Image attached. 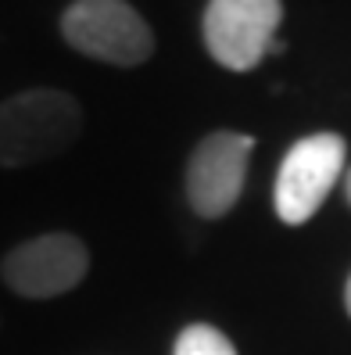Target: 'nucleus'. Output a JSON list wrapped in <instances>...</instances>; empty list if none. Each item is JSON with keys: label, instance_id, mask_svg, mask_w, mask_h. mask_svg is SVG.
<instances>
[{"label": "nucleus", "instance_id": "obj_1", "mask_svg": "<svg viewBox=\"0 0 351 355\" xmlns=\"http://www.w3.org/2000/svg\"><path fill=\"white\" fill-rule=\"evenodd\" d=\"M82 130V108L65 90L36 87L0 101V169L47 162L72 148Z\"/></svg>", "mask_w": 351, "mask_h": 355}, {"label": "nucleus", "instance_id": "obj_2", "mask_svg": "<svg viewBox=\"0 0 351 355\" xmlns=\"http://www.w3.org/2000/svg\"><path fill=\"white\" fill-rule=\"evenodd\" d=\"M61 36L79 54L133 69L154 54V33L126 0H75L61 15Z\"/></svg>", "mask_w": 351, "mask_h": 355}, {"label": "nucleus", "instance_id": "obj_3", "mask_svg": "<svg viewBox=\"0 0 351 355\" xmlns=\"http://www.w3.org/2000/svg\"><path fill=\"white\" fill-rule=\"evenodd\" d=\"M341 173H344V137L316 133L298 140L283 155L276 173V187H273L276 216L287 226L308 223L319 212V205L330 198Z\"/></svg>", "mask_w": 351, "mask_h": 355}, {"label": "nucleus", "instance_id": "obj_4", "mask_svg": "<svg viewBox=\"0 0 351 355\" xmlns=\"http://www.w3.org/2000/svg\"><path fill=\"white\" fill-rule=\"evenodd\" d=\"M283 18L280 0H208L204 47L230 72H251L273 51Z\"/></svg>", "mask_w": 351, "mask_h": 355}, {"label": "nucleus", "instance_id": "obj_5", "mask_svg": "<svg viewBox=\"0 0 351 355\" xmlns=\"http://www.w3.org/2000/svg\"><path fill=\"white\" fill-rule=\"evenodd\" d=\"M90 269V252L75 234H39L26 244L11 248L0 262L4 284L22 298H57L82 284Z\"/></svg>", "mask_w": 351, "mask_h": 355}, {"label": "nucleus", "instance_id": "obj_6", "mask_svg": "<svg viewBox=\"0 0 351 355\" xmlns=\"http://www.w3.org/2000/svg\"><path fill=\"white\" fill-rule=\"evenodd\" d=\"M255 137L244 133H212L204 137L187 162V198L201 219H222L244 194L247 158Z\"/></svg>", "mask_w": 351, "mask_h": 355}, {"label": "nucleus", "instance_id": "obj_7", "mask_svg": "<svg viewBox=\"0 0 351 355\" xmlns=\"http://www.w3.org/2000/svg\"><path fill=\"white\" fill-rule=\"evenodd\" d=\"M172 355H237L233 341L212 323H190L187 330L176 338Z\"/></svg>", "mask_w": 351, "mask_h": 355}, {"label": "nucleus", "instance_id": "obj_8", "mask_svg": "<svg viewBox=\"0 0 351 355\" xmlns=\"http://www.w3.org/2000/svg\"><path fill=\"white\" fill-rule=\"evenodd\" d=\"M344 305H348V316H351V277H348V287H344Z\"/></svg>", "mask_w": 351, "mask_h": 355}, {"label": "nucleus", "instance_id": "obj_9", "mask_svg": "<svg viewBox=\"0 0 351 355\" xmlns=\"http://www.w3.org/2000/svg\"><path fill=\"white\" fill-rule=\"evenodd\" d=\"M344 194H348V201H351V173L344 176Z\"/></svg>", "mask_w": 351, "mask_h": 355}]
</instances>
